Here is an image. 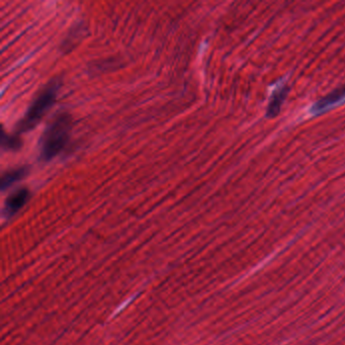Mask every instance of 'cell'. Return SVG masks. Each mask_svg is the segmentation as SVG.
<instances>
[{
    "mask_svg": "<svg viewBox=\"0 0 345 345\" xmlns=\"http://www.w3.org/2000/svg\"><path fill=\"white\" fill-rule=\"evenodd\" d=\"M30 195L31 193L28 188H19L8 197L6 201V211L9 214H15L19 212L28 202Z\"/></svg>",
    "mask_w": 345,
    "mask_h": 345,
    "instance_id": "5",
    "label": "cell"
},
{
    "mask_svg": "<svg viewBox=\"0 0 345 345\" xmlns=\"http://www.w3.org/2000/svg\"><path fill=\"white\" fill-rule=\"evenodd\" d=\"M28 173H29V169L27 167H20V168L7 171L6 173H4L2 177V182H0L2 189L6 190L7 188L11 187L13 184L21 181L28 175Z\"/></svg>",
    "mask_w": 345,
    "mask_h": 345,
    "instance_id": "6",
    "label": "cell"
},
{
    "mask_svg": "<svg viewBox=\"0 0 345 345\" xmlns=\"http://www.w3.org/2000/svg\"><path fill=\"white\" fill-rule=\"evenodd\" d=\"M60 87L59 80H52L36 96L26 116L17 126L18 132L25 133L33 130L54 105Z\"/></svg>",
    "mask_w": 345,
    "mask_h": 345,
    "instance_id": "2",
    "label": "cell"
},
{
    "mask_svg": "<svg viewBox=\"0 0 345 345\" xmlns=\"http://www.w3.org/2000/svg\"><path fill=\"white\" fill-rule=\"evenodd\" d=\"M288 92L289 87L287 85H281L273 90L266 109V117L268 119H274L280 114Z\"/></svg>",
    "mask_w": 345,
    "mask_h": 345,
    "instance_id": "4",
    "label": "cell"
},
{
    "mask_svg": "<svg viewBox=\"0 0 345 345\" xmlns=\"http://www.w3.org/2000/svg\"><path fill=\"white\" fill-rule=\"evenodd\" d=\"M22 145H23V142L20 139V137L8 135L6 134L5 131H3L2 146L4 149L10 150V151H17L22 147Z\"/></svg>",
    "mask_w": 345,
    "mask_h": 345,
    "instance_id": "7",
    "label": "cell"
},
{
    "mask_svg": "<svg viewBox=\"0 0 345 345\" xmlns=\"http://www.w3.org/2000/svg\"><path fill=\"white\" fill-rule=\"evenodd\" d=\"M72 128V119L66 112L56 116L45 129L41 139V157L49 161L66 146Z\"/></svg>",
    "mask_w": 345,
    "mask_h": 345,
    "instance_id": "1",
    "label": "cell"
},
{
    "mask_svg": "<svg viewBox=\"0 0 345 345\" xmlns=\"http://www.w3.org/2000/svg\"><path fill=\"white\" fill-rule=\"evenodd\" d=\"M343 101H345V85L333 90L331 93L315 102L311 107V112L313 114L323 113Z\"/></svg>",
    "mask_w": 345,
    "mask_h": 345,
    "instance_id": "3",
    "label": "cell"
}]
</instances>
